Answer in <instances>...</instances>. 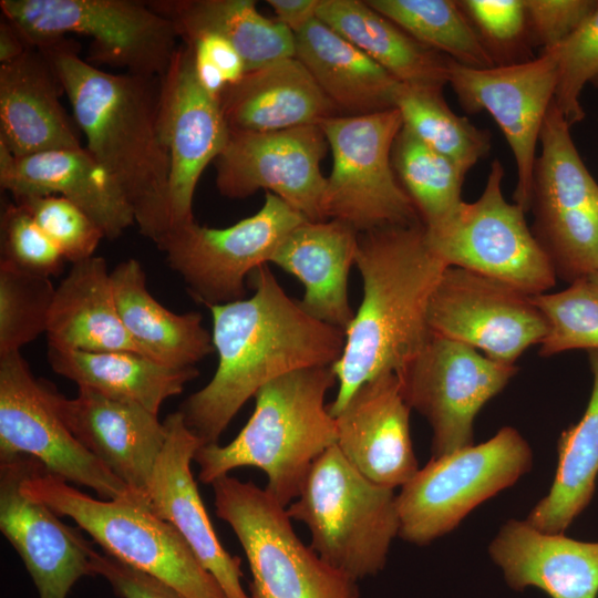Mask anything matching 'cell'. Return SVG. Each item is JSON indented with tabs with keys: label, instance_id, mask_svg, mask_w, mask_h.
Returning <instances> with one entry per match:
<instances>
[{
	"label": "cell",
	"instance_id": "16",
	"mask_svg": "<svg viewBox=\"0 0 598 598\" xmlns=\"http://www.w3.org/2000/svg\"><path fill=\"white\" fill-rule=\"evenodd\" d=\"M29 455L65 482L104 499L132 492L68 430L20 352L0 355V457Z\"/></svg>",
	"mask_w": 598,
	"mask_h": 598
},
{
	"label": "cell",
	"instance_id": "15",
	"mask_svg": "<svg viewBox=\"0 0 598 598\" xmlns=\"http://www.w3.org/2000/svg\"><path fill=\"white\" fill-rule=\"evenodd\" d=\"M432 334L465 343L505 364L540 344L548 324L528 296L489 277L446 267L427 308Z\"/></svg>",
	"mask_w": 598,
	"mask_h": 598
},
{
	"label": "cell",
	"instance_id": "46",
	"mask_svg": "<svg viewBox=\"0 0 598 598\" xmlns=\"http://www.w3.org/2000/svg\"><path fill=\"white\" fill-rule=\"evenodd\" d=\"M458 4L488 50L512 45L527 30L524 0H464Z\"/></svg>",
	"mask_w": 598,
	"mask_h": 598
},
{
	"label": "cell",
	"instance_id": "3",
	"mask_svg": "<svg viewBox=\"0 0 598 598\" xmlns=\"http://www.w3.org/2000/svg\"><path fill=\"white\" fill-rule=\"evenodd\" d=\"M354 265L363 298L331 365L338 382L328 405L333 417L361 385L399 372L424 347L430 299L447 267L429 247L423 223L360 233Z\"/></svg>",
	"mask_w": 598,
	"mask_h": 598
},
{
	"label": "cell",
	"instance_id": "14",
	"mask_svg": "<svg viewBox=\"0 0 598 598\" xmlns=\"http://www.w3.org/2000/svg\"><path fill=\"white\" fill-rule=\"evenodd\" d=\"M517 370L515 364L496 362L465 343L431 333L395 373L405 402L431 426V458L473 445L475 416Z\"/></svg>",
	"mask_w": 598,
	"mask_h": 598
},
{
	"label": "cell",
	"instance_id": "44",
	"mask_svg": "<svg viewBox=\"0 0 598 598\" xmlns=\"http://www.w3.org/2000/svg\"><path fill=\"white\" fill-rule=\"evenodd\" d=\"M183 43L192 50L198 82L218 100L227 86L237 83L247 72L239 52L229 41L216 33H199Z\"/></svg>",
	"mask_w": 598,
	"mask_h": 598
},
{
	"label": "cell",
	"instance_id": "48",
	"mask_svg": "<svg viewBox=\"0 0 598 598\" xmlns=\"http://www.w3.org/2000/svg\"><path fill=\"white\" fill-rule=\"evenodd\" d=\"M320 0H268L276 20L288 28L293 34L301 31L317 18Z\"/></svg>",
	"mask_w": 598,
	"mask_h": 598
},
{
	"label": "cell",
	"instance_id": "38",
	"mask_svg": "<svg viewBox=\"0 0 598 598\" xmlns=\"http://www.w3.org/2000/svg\"><path fill=\"white\" fill-rule=\"evenodd\" d=\"M391 158L424 226L444 220L464 202L461 194L465 174L404 125L394 141Z\"/></svg>",
	"mask_w": 598,
	"mask_h": 598
},
{
	"label": "cell",
	"instance_id": "45",
	"mask_svg": "<svg viewBox=\"0 0 598 598\" xmlns=\"http://www.w3.org/2000/svg\"><path fill=\"white\" fill-rule=\"evenodd\" d=\"M526 24L544 51L567 39L598 7L597 0H524Z\"/></svg>",
	"mask_w": 598,
	"mask_h": 598
},
{
	"label": "cell",
	"instance_id": "18",
	"mask_svg": "<svg viewBox=\"0 0 598 598\" xmlns=\"http://www.w3.org/2000/svg\"><path fill=\"white\" fill-rule=\"evenodd\" d=\"M557 58L554 50L539 58L491 68H471L454 61L448 83L462 107L488 112L512 150L517 167L515 200L530 207L535 151L545 116L555 96Z\"/></svg>",
	"mask_w": 598,
	"mask_h": 598
},
{
	"label": "cell",
	"instance_id": "33",
	"mask_svg": "<svg viewBox=\"0 0 598 598\" xmlns=\"http://www.w3.org/2000/svg\"><path fill=\"white\" fill-rule=\"evenodd\" d=\"M317 18L402 84L443 89L448 83L451 59L417 42L367 1L320 0Z\"/></svg>",
	"mask_w": 598,
	"mask_h": 598
},
{
	"label": "cell",
	"instance_id": "4",
	"mask_svg": "<svg viewBox=\"0 0 598 598\" xmlns=\"http://www.w3.org/2000/svg\"><path fill=\"white\" fill-rule=\"evenodd\" d=\"M336 382L328 365L298 370L260 388L250 419L230 443L197 450L198 480L213 484L233 470L256 467L267 475L266 491L287 508L317 458L337 443L336 420L324 403Z\"/></svg>",
	"mask_w": 598,
	"mask_h": 598
},
{
	"label": "cell",
	"instance_id": "24",
	"mask_svg": "<svg viewBox=\"0 0 598 598\" xmlns=\"http://www.w3.org/2000/svg\"><path fill=\"white\" fill-rule=\"evenodd\" d=\"M0 185L14 199L30 195L66 198L83 210L107 239L120 237L135 224L122 192L85 147L16 157L0 142Z\"/></svg>",
	"mask_w": 598,
	"mask_h": 598
},
{
	"label": "cell",
	"instance_id": "39",
	"mask_svg": "<svg viewBox=\"0 0 598 598\" xmlns=\"http://www.w3.org/2000/svg\"><path fill=\"white\" fill-rule=\"evenodd\" d=\"M54 293L50 278L0 261V355L20 352L47 331Z\"/></svg>",
	"mask_w": 598,
	"mask_h": 598
},
{
	"label": "cell",
	"instance_id": "21",
	"mask_svg": "<svg viewBox=\"0 0 598 598\" xmlns=\"http://www.w3.org/2000/svg\"><path fill=\"white\" fill-rule=\"evenodd\" d=\"M50 402L71 434L132 492L146 496L166 426L145 408L79 388L68 399L45 382Z\"/></svg>",
	"mask_w": 598,
	"mask_h": 598
},
{
	"label": "cell",
	"instance_id": "23",
	"mask_svg": "<svg viewBox=\"0 0 598 598\" xmlns=\"http://www.w3.org/2000/svg\"><path fill=\"white\" fill-rule=\"evenodd\" d=\"M410 411L395 373L361 385L334 416L337 446L372 482L402 487L420 470L410 434Z\"/></svg>",
	"mask_w": 598,
	"mask_h": 598
},
{
	"label": "cell",
	"instance_id": "30",
	"mask_svg": "<svg viewBox=\"0 0 598 598\" xmlns=\"http://www.w3.org/2000/svg\"><path fill=\"white\" fill-rule=\"evenodd\" d=\"M45 333L48 347L87 352L130 351L144 355L120 318L111 271L102 257L72 264L55 288Z\"/></svg>",
	"mask_w": 598,
	"mask_h": 598
},
{
	"label": "cell",
	"instance_id": "50",
	"mask_svg": "<svg viewBox=\"0 0 598 598\" xmlns=\"http://www.w3.org/2000/svg\"><path fill=\"white\" fill-rule=\"evenodd\" d=\"M587 280L598 290V270L588 277Z\"/></svg>",
	"mask_w": 598,
	"mask_h": 598
},
{
	"label": "cell",
	"instance_id": "40",
	"mask_svg": "<svg viewBox=\"0 0 598 598\" xmlns=\"http://www.w3.org/2000/svg\"><path fill=\"white\" fill-rule=\"evenodd\" d=\"M532 300L548 324L540 355L598 350V290L587 279L574 281L561 291L532 296Z\"/></svg>",
	"mask_w": 598,
	"mask_h": 598
},
{
	"label": "cell",
	"instance_id": "6",
	"mask_svg": "<svg viewBox=\"0 0 598 598\" xmlns=\"http://www.w3.org/2000/svg\"><path fill=\"white\" fill-rule=\"evenodd\" d=\"M286 511L309 529L310 547L357 581L384 568L400 532L394 489L365 477L337 444L317 458Z\"/></svg>",
	"mask_w": 598,
	"mask_h": 598
},
{
	"label": "cell",
	"instance_id": "20",
	"mask_svg": "<svg viewBox=\"0 0 598 598\" xmlns=\"http://www.w3.org/2000/svg\"><path fill=\"white\" fill-rule=\"evenodd\" d=\"M33 457H0V530L22 559L39 598H68L85 576H95L93 548L80 528L21 492Z\"/></svg>",
	"mask_w": 598,
	"mask_h": 598
},
{
	"label": "cell",
	"instance_id": "10",
	"mask_svg": "<svg viewBox=\"0 0 598 598\" xmlns=\"http://www.w3.org/2000/svg\"><path fill=\"white\" fill-rule=\"evenodd\" d=\"M332 152L322 200L326 220L358 233L422 223L392 166V147L403 126L398 109L333 116L320 124Z\"/></svg>",
	"mask_w": 598,
	"mask_h": 598
},
{
	"label": "cell",
	"instance_id": "8",
	"mask_svg": "<svg viewBox=\"0 0 598 598\" xmlns=\"http://www.w3.org/2000/svg\"><path fill=\"white\" fill-rule=\"evenodd\" d=\"M2 18L29 47L41 48L78 34L91 39L90 63L159 78L178 47L174 24L133 0H1Z\"/></svg>",
	"mask_w": 598,
	"mask_h": 598
},
{
	"label": "cell",
	"instance_id": "5",
	"mask_svg": "<svg viewBox=\"0 0 598 598\" xmlns=\"http://www.w3.org/2000/svg\"><path fill=\"white\" fill-rule=\"evenodd\" d=\"M21 492L73 519L105 554L177 589L187 598H227L214 576L169 523L132 494L96 499L70 486L33 458Z\"/></svg>",
	"mask_w": 598,
	"mask_h": 598
},
{
	"label": "cell",
	"instance_id": "27",
	"mask_svg": "<svg viewBox=\"0 0 598 598\" xmlns=\"http://www.w3.org/2000/svg\"><path fill=\"white\" fill-rule=\"evenodd\" d=\"M359 234L338 219H306L286 236L270 261L302 282L299 302L310 316L343 331L354 317L348 275L355 264Z\"/></svg>",
	"mask_w": 598,
	"mask_h": 598
},
{
	"label": "cell",
	"instance_id": "11",
	"mask_svg": "<svg viewBox=\"0 0 598 598\" xmlns=\"http://www.w3.org/2000/svg\"><path fill=\"white\" fill-rule=\"evenodd\" d=\"M503 177L496 159L475 202H463L444 220L424 226L427 245L447 267L489 277L528 296L548 292L557 280L554 266L528 228L525 210L505 199Z\"/></svg>",
	"mask_w": 598,
	"mask_h": 598
},
{
	"label": "cell",
	"instance_id": "36",
	"mask_svg": "<svg viewBox=\"0 0 598 598\" xmlns=\"http://www.w3.org/2000/svg\"><path fill=\"white\" fill-rule=\"evenodd\" d=\"M421 44L471 68H491L495 59L458 4L450 0H367Z\"/></svg>",
	"mask_w": 598,
	"mask_h": 598
},
{
	"label": "cell",
	"instance_id": "43",
	"mask_svg": "<svg viewBox=\"0 0 598 598\" xmlns=\"http://www.w3.org/2000/svg\"><path fill=\"white\" fill-rule=\"evenodd\" d=\"M64 257L18 204H9L1 215V261L21 271L48 277L63 268Z\"/></svg>",
	"mask_w": 598,
	"mask_h": 598
},
{
	"label": "cell",
	"instance_id": "32",
	"mask_svg": "<svg viewBox=\"0 0 598 598\" xmlns=\"http://www.w3.org/2000/svg\"><path fill=\"white\" fill-rule=\"evenodd\" d=\"M52 370L107 398L138 404L158 414L162 403L183 392L196 367L175 368L130 351L87 352L48 347Z\"/></svg>",
	"mask_w": 598,
	"mask_h": 598
},
{
	"label": "cell",
	"instance_id": "42",
	"mask_svg": "<svg viewBox=\"0 0 598 598\" xmlns=\"http://www.w3.org/2000/svg\"><path fill=\"white\" fill-rule=\"evenodd\" d=\"M37 225L72 264L93 257L104 238L99 226L76 205L58 195L16 198Z\"/></svg>",
	"mask_w": 598,
	"mask_h": 598
},
{
	"label": "cell",
	"instance_id": "9",
	"mask_svg": "<svg viewBox=\"0 0 598 598\" xmlns=\"http://www.w3.org/2000/svg\"><path fill=\"white\" fill-rule=\"evenodd\" d=\"M532 464L529 444L512 426L481 444L431 458L398 494L399 536L419 546L432 543L514 485Z\"/></svg>",
	"mask_w": 598,
	"mask_h": 598
},
{
	"label": "cell",
	"instance_id": "41",
	"mask_svg": "<svg viewBox=\"0 0 598 598\" xmlns=\"http://www.w3.org/2000/svg\"><path fill=\"white\" fill-rule=\"evenodd\" d=\"M551 50L557 58L554 103L570 126L585 117L579 101L582 89L588 82L598 81V7Z\"/></svg>",
	"mask_w": 598,
	"mask_h": 598
},
{
	"label": "cell",
	"instance_id": "28",
	"mask_svg": "<svg viewBox=\"0 0 598 598\" xmlns=\"http://www.w3.org/2000/svg\"><path fill=\"white\" fill-rule=\"evenodd\" d=\"M219 102L229 131L275 132L339 115L296 56L246 72Z\"/></svg>",
	"mask_w": 598,
	"mask_h": 598
},
{
	"label": "cell",
	"instance_id": "13",
	"mask_svg": "<svg viewBox=\"0 0 598 598\" xmlns=\"http://www.w3.org/2000/svg\"><path fill=\"white\" fill-rule=\"evenodd\" d=\"M306 219L266 192L264 205L252 216L226 228L193 220L171 228L156 246L189 295L212 307L244 299L249 275L270 262L286 236Z\"/></svg>",
	"mask_w": 598,
	"mask_h": 598
},
{
	"label": "cell",
	"instance_id": "31",
	"mask_svg": "<svg viewBox=\"0 0 598 598\" xmlns=\"http://www.w3.org/2000/svg\"><path fill=\"white\" fill-rule=\"evenodd\" d=\"M120 318L144 355L175 368L195 367L215 349L198 312L174 313L148 291L141 264L130 258L111 271Z\"/></svg>",
	"mask_w": 598,
	"mask_h": 598
},
{
	"label": "cell",
	"instance_id": "35",
	"mask_svg": "<svg viewBox=\"0 0 598 598\" xmlns=\"http://www.w3.org/2000/svg\"><path fill=\"white\" fill-rule=\"evenodd\" d=\"M592 373L589 402L578 423L558 440V463L551 487L526 522L540 532L564 534L590 503L598 476V350L588 351Z\"/></svg>",
	"mask_w": 598,
	"mask_h": 598
},
{
	"label": "cell",
	"instance_id": "34",
	"mask_svg": "<svg viewBox=\"0 0 598 598\" xmlns=\"http://www.w3.org/2000/svg\"><path fill=\"white\" fill-rule=\"evenodd\" d=\"M152 9L167 18L183 41L205 32L229 41L252 71L296 54L295 34L264 17L251 0H155Z\"/></svg>",
	"mask_w": 598,
	"mask_h": 598
},
{
	"label": "cell",
	"instance_id": "25",
	"mask_svg": "<svg viewBox=\"0 0 598 598\" xmlns=\"http://www.w3.org/2000/svg\"><path fill=\"white\" fill-rule=\"evenodd\" d=\"M61 93L52 63L38 48L0 64V142L16 157L82 147Z\"/></svg>",
	"mask_w": 598,
	"mask_h": 598
},
{
	"label": "cell",
	"instance_id": "19",
	"mask_svg": "<svg viewBox=\"0 0 598 598\" xmlns=\"http://www.w3.org/2000/svg\"><path fill=\"white\" fill-rule=\"evenodd\" d=\"M158 81L157 123L161 141L169 157L173 228L194 220L196 185L206 166L224 150L229 128L219 100L197 80L193 53L187 44H178Z\"/></svg>",
	"mask_w": 598,
	"mask_h": 598
},
{
	"label": "cell",
	"instance_id": "12",
	"mask_svg": "<svg viewBox=\"0 0 598 598\" xmlns=\"http://www.w3.org/2000/svg\"><path fill=\"white\" fill-rule=\"evenodd\" d=\"M530 207L535 237L557 278L570 283L598 270V184L581 161L554 101L545 116Z\"/></svg>",
	"mask_w": 598,
	"mask_h": 598
},
{
	"label": "cell",
	"instance_id": "47",
	"mask_svg": "<svg viewBox=\"0 0 598 598\" xmlns=\"http://www.w3.org/2000/svg\"><path fill=\"white\" fill-rule=\"evenodd\" d=\"M91 563L94 575L103 577L120 598H187L172 586L107 554L93 550Z\"/></svg>",
	"mask_w": 598,
	"mask_h": 598
},
{
	"label": "cell",
	"instance_id": "37",
	"mask_svg": "<svg viewBox=\"0 0 598 598\" xmlns=\"http://www.w3.org/2000/svg\"><path fill=\"white\" fill-rule=\"evenodd\" d=\"M395 109L405 127L465 175L491 148L488 133L456 115L447 106L441 87L400 83Z\"/></svg>",
	"mask_w": 598,
	"mask_h": 598
},
{
	"label": "cell",
	"instance_id": "22",
	"mask_svg": "<svg viewBox=\"0 0 598 598\" xmlns=\"http://www.w3.org/2000/svg\"><path fill=\"white\" fill-rule=\"evenodd\" d=\"M164 424L167 434L147 486L148 506L183 536L227 598H249L241 585V559L220 544L190 470L204 444L179 411L168 414Z\"/></svg>",
	"mask_w": 598,
	"mask_h": 598
},
{
	"label": "cell",
	"instance_id": "17",
	"mask_svg": "<svg viewBox=\"0 0 598 598\" xmlns=\"http://www.w3.org/2000/svg\"><path fill=\"white\" fill-rule=\"evenodd\" d=\"M328 142L320 125L275 132L229 131L217 156L216 186L228 198H246L262 188L308 220H326L322 200L327 184L320 163Z\"/></svg>",
	"mask_w": 598,
	"mask_h": 598
},
{
	"label": "cell",
	"instance_id": "7",
	"mask_svg": "<svg viewBox=\"0 0 598 598\" xmlns=\"http://www.w3.org/2000/svg\"><path fill=\"white\" fill-rule=\"evenodd\" d=\"M212 485L216 515L246 555L249 598H362L357 580L299 538L286 507L266 488L229 475Z\"/></svg>",
	"mask_w": 598,
	"mask_h": 598
},
{
	"label": "cell",
	"instance_id": "2",
	"mask_svg": "<svg viewBox=\"0 0 598 598\" xmlns=\"http://www.w3.org/2000/svg\"><path fill=\"white\" fill-rule=\"evenodd\" d=\"M50 60L85 148L115 182L140 233L157 245L171 228L169 157L157 123L158 78L101 70L63 38L38 48Z\"/></svg>",
	"mask_w": 598,
	"mask_h": 598
},
{
	"label": "cell",
	"instance_id": "1",
	"mask_svg": "<svg viewBox=\"0 0 598 598\" xmlns=\"http://www.w3.org/2000/svg\"><path fill=\"white\" fill-rule=\"evenodd\" d=\"M248 278L250 298L208 307L218 364L212 380L178 410L204 445L218 443L260 388L298 370L332 365L344 348L346 332L310 316L267 265Z\"/></svg>",
	"mask_w": 598,
	"mask_h": 598
},
{
	"label": "cell",
	"instance_id": "49",
	"mask_svg": "<svg viewBox=\"0 0 598 598\" xmlns=\"http://www.w3.org/2000/svg\"><path fill=\"white\" fill-rule=\"evenodd\" d=\"M29 48L17 28L2 18L0 22V63H9L22 55Z\"/></svg>",
	"mask_w": 598,
	"mask_h": 598
},
{
	"label": "cell",
	"instance_id": "51",
	"mask_svg": "<svg viewBox=\"0 0 598 598\" xmlns=\"http://www.w3.org/2000/svg\"><path fill=\"white\" fill-rule=\"evenodd\" d=\"M596 84H598V81L596 82Z\"/></svg>",
	"mask_w": 598,
	"mask_h": 598
},
{
	"label": "cell",
	"instance_id": "29",
	"mask_svg": "<svg viewBox=\"0 0 598 598\" xmlns=\"http://www.w3.org/2000/svg\"><path fill=\"white\" fill-rule=\"evenodd\" d=\"M295 56L342 116L395 107L400 82L318 18L295 34Z\"/></svg>",
	"mask_w": 598,
	"mask_h": 598
},
{
	"label": "cell",
	"instance_id": "26",
	"mask_svg": "<svg viewBox=\"0 0 598 598\" xmlns=\"http://www.w3.org/2000/svg\"><path fill=\"white\" fill-rule=\"evenodd\" d=\"M488 553L515 590L536 587L550 598H597L598 542H580L540 532L526 519H509Z\"/></svg>",
	"mask_w": 598,
	"mask_h": 598
}]
</instances>
